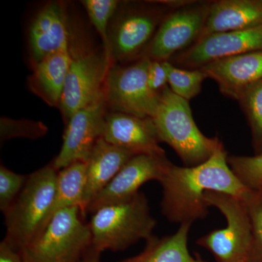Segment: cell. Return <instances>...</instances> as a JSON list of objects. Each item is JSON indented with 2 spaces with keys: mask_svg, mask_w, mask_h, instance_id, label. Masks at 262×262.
<instances>
[{
  "mask_svg": "<svg viewBox=\"0 0 262 262\" xmlns=\"http://www.w3.org/2000/svg\"><path fill=\"white\" fill-rule=\"evenodd\" d=\"M168 72V87L179 97L189 101L201 93L207 76L201 70L179 68L166 61Z\"/></svg>",
  "mask_w": 262,
  "mask_h": 262,
  "instance_id": "23",
  "label": "cell"
},
{
  "mask_svg": "<svg viewBox=\"0 0 262 262\" xmlns=\"http://www.w3.org/2000/svg\"><path fill=\"white\" fill-rule=\"evenodd\" d=\"M186 0L132 3L122 12L108 34L113 61L141 58L164 19Z\"/></svg>",
  "mask_w": 262,
  "mask_h": 262,
  "instance_id": "7",
  "label": "cell"
},
{
  "mask_svg": "<svg viewBox=\"0 0 262 262\" xmlns=\"http://www.w3.org/2000/svg\"><path fill=\"white\" fill-rule=\"evenodd\" d=\"M79 207L56 212L19 252L24 262H78L92 246L89 224Z\"/></svg>",
  "mask_w": 262,
  "mask_h": 262,
  "instance_id": "5",
  "label": "cell"
},
{
  "mask_svg": "<svg viewBox=\"0 0 262 262\" xmlns=\"http://www.w3.org/2000/svg\"><path fill=\"white\" fill-rule=\"evenodd\" d=\"M208 207H214L225 216V228L213 229L196 241L211 253L216 262H246L252 242V224L243 198L220 192L205 194Z\"/></svg>",
  "mask_w": 262,
  "mask_h": 262,
  "instance_id": "6",
  "label": "cell"
},
{
  "mask_svg": "<svg viewBox=\"0 0 262 262\" xmlns=\"http://www.w3.org/2000/svg\"><path fill=\"white\" fill-rule=\"evenodd\" d=\"M258 51H262V25L208 36L180 52L169 61L179 68L200 70L217 60Z\"/></svg>",
  "mask_w": 262,
  "mask_h": 262,
  "instance_id": "11",
  "label": "cell"
},
{
  "mask_svg": "<svg viewBox=\"0 0 262 262\" xmlns=\"http://www.w3.org/2000/svg\"><path fill=\"white\" fill-rule=\"evenodd\" d=\"M82 3L85 8L91 23L102 39L105 53L111 58L108 24L118 10L120 2L117 0H84L82 1Z\"/></svg>",
  "mask_w": 262,
  "mask_h": 262,
  "instance_id": "24",
  "label": "cell"
},
{
  "mask_svg": "<svg viewBox=\"0 0 262 262\" xmlns=\"http://www.w3.org/2000/svg\"><path fill=\"white\" fill-rule=\"evenodd\" d=\"M71 51V50H70ZM72 53L61 104L67 122L77 112L104 98V85L113 61L105 53Z\"/></svg>",
  "mask_w": 262,
  "mask_h": 262,
  "instance_id": "9",
  "label": "cell"
},
{
  "mask_svg": "<svg viewBox=\"0 0 262 262\" xmlns=\"http://www.w3.org/2000/svg\"><path fill=\"white\" fill-rule=\"evenodd\" d=\"M173 164L166 155H134L90 203L87 213L93 214L102 207L130 199L150 181L160 182Z\"/></svg>",
  "mask_w": 262,
  "mask_h": 262,
  "instance_id": "12",
  "label": "cell"
},
{
  "mask_svg": "<svg viewBox=\"0 0 262 262\" xmlns=\"http://www.w3.org/2000/svg\"><path fill=\"white\" fill-rule=\"evenodd\" d=\"M191 227L192 224H182L170 235H151L145 241V247L140 253L117 262H207L189 252L188 239Z\"/></svg>",
  "mask_w": 262,
  "mask_h": 262,
  "instance_id": "20",
  "label": "cell"
},
{
  "mask_svg": "<svg viewBox=\"0 0 262 262\" xmlns=\"http://www.w3.org/2000/svg\"><path fill=\"white\" fill-rule=\"evenodd\" d=\"M58 170L49 164L27 177L23 189L3 213V239L20 251L44 228L56 196Z\"/></svg>",
  "mask_w": 262,
  "mask_h": 262,
  "instance_id": "3",
  "label": "cell"
},
{
  "mask_svg": "<svg viewBox=\"0 0 262 262\" xmlns=\"http://www.w3.org/2000/svg\"><path fill=\"white\" fill-rule=\"evenodd\" d=\"M244 262H245V261H244Z\"/></svg>",
  "mask_w": 262,
  "mask_h": 262,
  "instance_id": "32",
  "label": "cell"
},
{
  "mask_svg": "<svg viewBox=\"0 0 262 262\" xmlns=\"http://www.w3.org/2000/svg\"><path fill=\"white\" fill-rule=\"evenodd\" d=\"M148 83L150 89L160 93L168 85V72L166 61L151 60L148 69Z\"/></svg>",
  "mask_w": 262,
  "mask_h": 262,
  "instance_id": "29",
  "label": "cell"
},
{
  "mask_svg": "<svg viewBox=\"0 0 262 262\" xmlns=\"http://www.w3.org/2000/svg\"><path fill=\"white\" fill-rule=\"evenodd\" d=\"M106 107L104 98L82 108L67 122L61 151L52 162L57 170L76 162L86 163L101 137Z\"/></svg>",
  "mask_w": 262,
  "mask_h": 262,
  "instance_id": "13",
  "label": "cell"
},
{
  "mask_svg": "<svg viewBox=\"0 0 262 262\" xmlns=\"http://www.w3.org/2000/svg\"><path fill=\"white\" fill-rule=\"evenodd\" d=\"M151 119L158 140L175 151L184 166L207 161L222 143L218 138L202 133L193 118L189 101L173 94L168 85L160 93L159 103Z\"/></svg>",
  "mask_w": 262,
  "mask_h": 262,
  "instance_id": "2",
  "label": "cell"
},
{
  "mask_svg": "<svg viewBox=\"0 0 262 262\" xmlns=\"http://www.w3.org/2000/svg\"><path fill=\"white\" fill-rule=\"evenodd\" d=\"M228 157L221 143L211 158L203 163L192 167L173 164L160 182L163 188L162 214L173 223L192 225L209 214V207L205 201L207 192L246 198L251 191L231 170Z\"/></svg>",
  "mask_w": 262,
  "mask_h": 262,
  "instance_id": "1",
  "label": "cell"
},
{
  "mask_svg": "<svg viewBox=\"0 0 262 262\" xmlns=\"http://www.w3.org/2000/svg\"><path fill=\"white\" fill-rule=\"evenodd\" d=\"M157 221L149 201L139 192L127 201L102 207L93 213L89 223L92 246L98 251H125L153 235Z\"/></svg>",
  "mask_w": 262,
  "mask_h": 262,
  "instance_id": "4",
  "label": "cell"
},
{
  "mask_svg": "<svg viewBox=\"0 0 262 262\" xmlns=\"http://www.w3.org/2000/svg\"><path fill=\"white\" fill-rule=\"evenodd\" d=\"M1 141L13 138L36 139L46 135L48 128L40 122L1 119Z\"/></svg>",
  "mask_w": 262,
  "mask_h": 262,
  "instance_id": "27",
  "label": "cell"
},
{
  "mask_svg": "<svg viewBox=\"0 0 262 262\" xmlns=\"http://www.w3.org/2000/svg\"><path fill=\"white\" fill-rule=\"evenodd\" d=\"M134 155H136L130 151L110 144L103 138L98 139L86 162L85 186L82 208L84 218L87 214L90 203Z\"/></svg>",
  "mask_w": 262,
  "mask_h": 262,
  "instance_id": "17",
  "label": "cell"
},
{
  "mask_svg": "<svg viewBox=\"0 0 262 262\" xmlns=\"http://www.w3.org/2000/svg\"><path fill=\"white\" fill-rule=\"evenodd\" d=\"M211 1H186L166 17L143 56L169 61L198 40L209 13Z\"/></svg>",
  "mask_w": 262,
  "mask_h": 262,
  "instance_id": "10",
  "label": "cell"
},
{
  "mask_svg": "<svg viewBox=\"0 0 262 262\" xmlns=\"http://www.w3.org/2000/svg\"><path fill=\"white\" fill-rule=\"evenodd\" d=\"M86 168V163L76 162L58 170L56 196L45 227L52 216L60 210L77 206L82 211Z\"/></svg>",
  "mask_w": 262,
  "mask_h": 262,
  "instance_id": "21",
  "label": "cell"
},
{
  "mask_svg": "<svg viewBox=\"0 0 262 262\" xmlns=\"http://www.w3.org/2000/svg\"><path fill=\"white\" fill-rule=\"evenodd\" d=\"M28 176L12 171L4 165L0 167V210L4 213L23 189Z\"/></svg>",
  "mask_w": 262,
  "mask_h": 262,
  "instance_id": "28",
  "label": "cell"
},
{
  "mask_svg": "<svg viewBox=\"0 0 262 262\" xmlns=\"http://www.w3.org/2000/svg\"><path fill=\"white\" fill-rule=\"evenodd\" d=\"M252 134L256 155L262 154V80L245 90L237 100Z\"/></svg>",
  "mask_w": 262,
  "mask_h": 262,
  "instance_id": "22",
  "label": "cell"
},
{
  "mask_svg": "<svg viewBox=\"0 0 262 262\" xmlns=\"http://www.w3.org/2000/svg\"><path fill=\"white\" fill-rule=\"evenodd\" d=\"M29 46L33 63L70 48V33L63 5L51 2L39 12L29 30Z\"/></svg>",
  "mask_w": 262,
  "mask_h": 262,
  "instance_id": "16",
  "label": "cell"
},
{
  "mask_svg": "<svg viewBox=\"0 0 262 262\" xmlns=\"http://www.w3.org/2000/svg\"><path fill=\"white\" fill-rule=\"evenodd\" d=\"M71 61L70 48L52 53L34 65L29 79L32 92L51 106L59 107Z\"/></svg>",
  "mask_w": 262,
  "mask_h": 262,
  "instance_id": "19",
  "label": "cell"
},
{
  "mask_svg": "<svg viewBox=\"0 0 262 262\" xmlns=\"http://www.w3.org/2000/svg\"><path fill=\"white\" fill-rule=\"evenodd\" d=\"M261 25L262 0L211 1L206 24L198 40L212 34L245 30Z\"/></svg>",
  "mask_w": 262,
  "mask_h": 262,
  "instance_id": "18",
  "label": "cell"
},
{
  "mask_svg": "<svg viewBox=\"0 0 262 262\" xmlns=\"http://www.w3.org/2000/svg\"><path fill=\"white\" fill-rule=\"evenodd\" d=\"M0 262H24L18 250L3 239L0 244Z\"/></svg>",
  "mask_w": 262,
  "mask_h": 262,
  "instance_id": "30",
  "label": "cell"
},
{
  "mask_svg": "<svg viewBox=\"0 0 262 262\" xmlns=\"http://www.w3.org/2000/svg\"><path fill=\"white\" fill-rule=\"evenodd\" d=\"M252 224V242L246 262H262V192L245 198Z\"/></svg>",
  "mask_w": 262,
  "mask_h": 262,
  "instance_id": "26",
  "label": "cell"
},
{
  "mask_svg": "<svg viewBox=\"0 0 262 262\" xmlns=\"http://www.w3.org/2000/svg\"><path fill=\"white\" fill-rule=\"evenodd\" d=\"M151 59L142 56L126 66H112L104 85L106 107L113 113L128 114L142 118L154 116L160 93L150 89L148 69Z\"/></svg>",
  "mask_w": 262,
  "mask_h": 262,
  "instance_id": "8",
  "label": "cell"
},
{
  "mask_svg": "<svg viewBox=\"0 0 262 262\" xmlns=\"http://www.w3.org/2000/svg\"><path fill=\"white\" fill-rule=\"evenodd\" d=\"M101 138L134 155H166L151 118L120 113H106Z\"/></svg>",
  "mask_w": 262,
  "mask_h": 262,
  "instance_id": "14",
  "label": "cell"
},
{
  "mask_svg": "<svg viewBox=\"0 0 262 262\" xmlns=\"http://www.w3.org/2000/svg\"><path fill=\"white\" fill-rule=\"evenodd\" d=\"M231 170L239 182L251 192H262V154L228 157Z\"/></svg>",
  "mask_w": 262,
  "mask_h": 262,
  "instance_id": "25",
  "label": "cell"
},
{
  "mask_svg": "<svg viewBox=\"0 0 262 262\" xmlns=\"http://www.w3.org/2000/svg\"><path fill=\"white\" fill-rule=\"evenodd\" d=\"M200 70L215 81L224 96L237 101L245 90L262 80V51L217 60Z\"/></svg>",
  "mask_w": 262,
  "mask_h": 262,
  "instance_id": "15",
  "label": "cell"
},
{
  "mask_svg": "<svg viewBox=\"0 0 262 262\" xmlns=\"http://www.w3.org/2000/svg\"><path fill=\"white\" fill-rule=\"evenodd\" d=\"M101 253L102 252L91 246L78 262H101Z\"/></svg>",
  "mask_w": 262,
  "mask_h": 262,
  "instance_id": "31",
  "label": "cell"
}]
</instances>
